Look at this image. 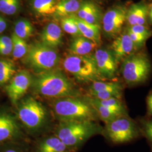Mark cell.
Segmentation results:
<instances>
[{"label":"cell","mask_w":152,"mask_h":152,"mask_svg":"<svg viewBox=\"0 0 152 152\" xmlns=\"http://www.w3.org/2000/svg\"><path fill=\"white\" fill-rule=\"evenodd\" d=\"M12 55L15 59H19L27 54L28 46L24 39L18 37L14 33L12 36Z\"/></svg>","instance_id":"obj_26"},{"label":"cell","mask_w":152,"mask_h":152,"mask_svg":"<svg viewBox=\"0 0 152 152\" xmlns=\"http://www.w3.org/2000/svg\"><path fill=\"white\" fill-rule=\"evenodd\" d=\"M99 103L116 113L122 115H128L127 109L125 104L120 99L110 98L107 100H98L95 99Z\"/></svg>","instance_id":"obj_25"},{"label":"cell","mask_w":152,"mask_h":152,"mask_svg":"<svg viewBox=\"0 0 152 152\" xmlns=\"http://www.w3.org/2000/svg\"><path fill=\"white\" fill-rule=\"evenodd\" d=\"M81 4L78 0H60L56 5L55 14L59 16H67L77 13Z\"/></svg>","instance_id":"obj_20"},{"label":"cell","mask_w":152,"mask_h":152,"mask_svg":"<svg viewBox=\"0 0 152 152\" xmlns=\"http://www.w3.org/2000/svg\"><path fill=\"white\" fill-rule=\"evenodd\" d=\"M92 98L97 99L98 100H107L110 98L120 99L122 95L110 91H100V92H90Z\"/></svg>","instance_id":"obj_32"},{"label":"cell","mask_w":152,"mask_h":152,"mask_svg":"<svg viewBox=\"0 0 152 152\" xmlns=\"http://www.w3.org/2000/svg\"><path fill=\"white\" fill-rule=\"evenodd\" d=\"M19 136V129L15 120L9 115L0 114V143Z\"/></svg>","instance_id":"obj_13"},{"label":"cell","mask_w":152,"mask_h":152,"mask_svg":"<svg viewBox=\"0 0 152 152\" xmlns=\"http://www.w3.org/2000/svg\"><path fill=\"white\" fill-rule=\"evenodd\" d=\"M61 27L65 32L68 33L73 36H81V32L77 27L73 18H65L61 20Z\"/></svg>","instance_id":"obj_28"},{"label":"cell","mask_w":152,"mask_h":152,"mask_svg":"<svg viewBox=\"0 0 152 152\" xmlns=\"http://www.w3.org/2000/svg\"><path fill=\"white\" fill-rule=\"evenodd\" d=\"M63 66L80 81H98L103 79L99 73L93 55H70L63 61Z\"/></svg>","instance_id":"obj_5"},{"label":"cell","mask_w":152,"mask_h":152,"mask_svg":"<svg viewBox=\"0 0 152 152\" xmlns=\"http://www.w3.org/2000/svg\"><path fill=\"white\" fill-rule=\"evenodd\" d=\"M77 17L89 24L99 25L101 19V12L95 4L90 1H85L82 3L77 12Z\"/></svg>","instance_id":"obj_15"},{"label":"cell","mask_w":152,"mask_h":152,"mask_svg":"<svg viewBox=\"0 0 152 152\" xmlns=\"http://www.w3.org/2000/svg\"><path fill=\"white\" fill-rule=\"evenodd\" d=\"M148 16V7L144 3H137L127 9L126 22L129 26L145 25Z\"/></svg>","instance_id":"obj_14"},{"label":"cell","mask_w":152,"mask_h":152,"mask_svg":"<svg viewBox=\"0 0 152 152\" xmlns=\"http://www.w3.org/2000/svg\"><path fill=\"white\" fill-rule=\"evenodd\" d=\"M127 7L124 5L115 6L109 9L103 18V27L105 33L110 37H117L120 34L126 21Z\"/></svg>","instance_id":"obj_9"},{"label":"cell","mask_w":152,"mask_h":152,"mask_svg":"<svg viewBox=\"0 0 152 152\" xmlns=\"http://www.w3.org/2000/svg\"><path fill=\"white\" fill-rule=\"evenodd\" d=\"M126 32L128 34L131 41L134 44L136 50L140 49V48H141V47H142L143 45L145 44V41H147V39L149 38L146 36H142L140 34L132 32L127 29Z\"/></svg>","instance_id":"obj_31"},{"label":"cell","mask_w":152,"mask_h":152,"mask_svg":"<svg viewBox=\"0 0 152 152\" xmlns=\"http://www.w3.org/2000/svg\"><path fill=\"white\" fill-rule=\"evenodd\" d=\"M63 33L60 27L55 23H50L43 31L41 34L42 43L55 49L60 46L62 42Z\"/></svg>","instance_id":"obj_16"},{"label":"cell","mask_w":152,"mask_h":152,"mask_svg":"<svg viewBox=\"0 0 152 152\" xmlns=\"http://www.w3.org/2000/svg\"><path fill=\"white\" fill-rule=\"evenodd\" d=\"M147 107L148 114L152 116V91L149 94L147 98Z\"/></svg>","instance_id":"obj_35"},{"label":"cell","mask_w":152,"mask_h":152,"mask_svg":"<svg viewBox=\"0 0 152 152\" xmlns=\"http://www.w3.org/2000/svg\"><path fill=\"white\" fill-rule=\"evenodd\" d=\"M26 55L28 64L41 72L53 70L59 61V56L55 49L42 43L32 45Z\"/></svg>","instance_id":"obj_7"},{"label":"cell","mask_w":152,"mask_h":152,"mask_svg":"<svg viewBox=\"0 0 152 152\" xmlns=\"http://www.w3.org/2000/svg\"><path fill=\"white\" fill-rule=\"evenodd\" d=\"M100 131L92 121L61 122L55 131L59 137L71 151L77 149Z\"/></svg>","instance_id":"obj_2"},{"label":"cell","mask_w":152,"mask_h":152,"mask_svg":"<svg viewBox=\"0 0 152 152\" xmlns=\"http://www.w3.org/2000/svg\"><path fill=\"white\" fill-rule=\"evenodd\" d=\"M123 86L119 82H93L90 87V92L110 91L122 95Z\"/></svg>","instance_id":"obj_22"},{"label":"cell","mask_w":152,"mask_h":152,"mask_svg":"<svg viewBox=\"0 0 152 152\" xmlns=\"http://www.w3.org/2000/svg\"><path fill=\"white\" fill-rule=\"evenodd\" d=\"M53 109L61 122L93 121L98 115L88 100L76 97L60 98L55 102Z\"/></svg>","instance_id":"obj_3"},{"label":"cell","mask_w":152,"mask_h":152,"mask_svg":"<svg viewBox=\"0 0 152 152\" xmlns=\"http://www.w3.org/2000/svg\"><path fill=\"white\" fill-rule=\"evenodd\" d=\"M78 28L82 36L89 39L99 44L101 42L100 28L99 25L89 24L79 19L78 17L72 15Z\"/></svg>","instance_id":"obj_19"},{"label":"cell","mask_w":152,"mask_h":152,"mask_svg":"<svg viewBox=\"0 0 152 152\" xmlns=\"http://www.w3.org/2000/svg\"><path fill=\"white\" fill-rule=\"evenodd\" d=\"M104 135L114 144H122L135 140L140 135V129L128 115H122L107 124Z\"/></svg>","instance_id":"obj_6"},{"label":"cell","mask_w":152,"mask_h":152,"mask_svg":"<svg viewBox=\"0 0 152 152\" xmlns=\"http://www.w3.org/2000/svg\"><path fill=\"white\" fill-rule=\"evenodd\" d=\"M151 63L143 53H134L122 61L121 73L129 86H135L147 81L151 72Z\"/></svg>","instance_id":"obj_4"},{"label":"cell","mask_w":152,"mask_h":152,"mask_svg":"<svg viewBox=\"0 0 152 152\" xmlns=\"http://www.w3.org/2000/svg\"><path fill=\"white\" fill-rule=\"evenodd\" d=\"M98 44L83 36H77L71 43L69 51L72 55H90L98 46Z\"/></svg>","instance_id":"obj_18"},{"label":"cell","mask_w":152,"mask_h":152,"mask_svg":"<svg viewBox=\"0 0 152 152\" xmlns=\"http://www.w3.org/2000/svg\"><path fill=\"white\" fill-rule=\"evenodd\" d=\"M87 100L92 105V107L95 109L98 116L106 124H108L109 122L115 120L120 116L124 115L116 113L114 111L98 103L95 98H89Z\"/></svg>","instance_id":"obj_21"},{"label":"cell","mask_w":152,"mask_h":152,"mask_svg":"<svg viewBox=\"0 0 152 152\" xmlns=\"http://www.w3.org/2000/svg\"><path fill=\"white\" fill-rule=\"evenodd\" d=\"M31 86L37 94L49 98L76 97L78 95L73 83L59 71L41 72L33 79Z\"/></svg>","instance_id":"obj_1"},{"label":"cell","mask_w":152,"mask_h":152,"mask_svg":"<svg viewBox=\"0 0 152 152\" xmlns=\"http://www.w3.org/2000/svg\"><path fill=\"white\" fill-rule=\"evenodd\" d=\"M15 73L16 68L11 61L0 59V86L10 81Z\"/></svg>","instance_id":"obj_23"},{"label":"cell","mask_w":152,"mask_h":152,"mask_svg":"<svg viewBox=\"0 0 152 152\" xmlns=\"http://www.w3.org/2000/svg\"><path fill=\"white\" fill-rule=\"evenodd\" d=\"M112 53L118 63L135 53L136 48L126 32L117 36L112 44Z\"/></svg>","instance_id":"obj_12"},{"label":"cell","mask_w":152,"mask_h":152,"mask_svg":"<svg viewBox=\"0 0 152 152\" xmlns=\"http://www.w3.org/2000/svg\"><path fill=\"white\" fill-rule=\"evenodd\" d=\"M68 148L57 136L45 137L38 142L35 147V152H70Z\"/></svg>","instance_id":"obj_17"},{"label":"cell","mask_w":152,"mask_h":152,"mask_svg":"<svg viewBox=\"0 0 152 152\" xmlns=\"http://www.w3.org/2000/svg\"><path fill=\"white\" fill-rule=\"evenodd\" d=\"M93 57L99 73L102 78L113 80L115 78L118 63L111 51L98 49L95 50Z\"/></svg>","instance_id":"obj_11"},{"label":"cell","mask_w":152,"mask_h":152,"mask_svg":"<svg viewBox=\"0 0 152 152\" xmlns=\"http://www.w3.org/2000/svg\"><path fill=\"white\" fill-rule=\"evenodd\" d=\"M18 0H0V11L11 15L15 14L19 9Z\"/></svg>","instance_id":"obj_29"},{"label":"cell","mask_w":152,"mask_h":152,"mask_svg":"<svg viewBox=\"0 0 152 152\" xmlns=\"http://www.w3.org/2000/svg\"><path fill=\"white\" fill-rule=\"evenodd\" d=\"M18 114L22 123L32 130L39 129L46 118V111L44 106L32 97L22 101Z\"/></svg>","instance_id":"obj_8"},{"label":"cell","mask_w":152,"mask_h":152,"mask_svg":"<svg viewBox=\"0 0 152 152\" xmlns=\"http://www.w3.org/2000/svg\"><path fill=\"white\" fill-rule=\"evenodd\" d=\"M33 28L29 22L26 20H21L16 23L14 27V34L18 37L26 39L32 34Z\"/></svg>","instance_id":"obj_27"},{"label":"cell","mask_w":152,"mask_h":152,"mask_svg":"<svg viewBox=\"0 0 152 152\" xmlns=\"http://www.w3.org/2000/svg\"><path fill=\"white\" fill-rule=\"evenodd\" d=\"M141 124L140 131L152 148V120H143Z\"/></svg>","instance_id":"obj_30"},{"label":"cell","mask_w":152,"mask_h":152,"mask_svg":"<svg viewBox=\"0 0 152 152\" xmlns=\"http://www.w3.org/2000/svg\"><path fill=\"white\" fill-rule=\"evenodd\" d=\"M148 16L151 22L152 23V4L148 7Z\"/></svg>","instance_id":"obj_39"},{"label":"cell","mask_w":152,"mask_h":152,"mask_svg":"<svg viewBox=\"0 0 152 152\" xmlns=\"http://www.w3.org/2000/svg\"><path fill=\"white\" fill-rule=\"evenodd\" d=\"M33 78L28 71L23 70L18 72L6 86V91L12 103L16 104L26 94L31 86Z\"/></svg>","instance_id":"obj_10"},{"label":"cell","mask_w":152,"mask_h":152,"mask_svg":"<svg viewBox=\"0 0 152 152\" xmlns=\"http://www.w3.org/2000/svg\"><path fill=\"white\" fill-rule=\"evenodd\" d=\"M7 27V24L6 21L0 16V33L3 32Z\"/></svg>","instance_id":"obj_37"},{"label":"cell","mask_w":152,"mask_h":152,"mask_svg":"<svg viewBox=\"0 0 152 152\" xmlns=\"http://www.w3.org/2000/svg\"><path fill=\"white\" fill-rule=\"evenodd\" d=\"M2 152H24L20 149L16 148H9L6 149L5 151Z\"/></svg>","instance_id":"obj_38"},{"label":"cell","mask_w":152,"mask_h":152,"mask_svg":"<svg viewBox=\"0 0 152 152\" xmlns=\"http://www.w3.org/2000/svg\"><path fill=\"white\" fill-rule=\"evenodd\" d=\"M57 4L56 0H34L33 7L38 14L47 15L55 13Z\"/></svg>","instance_id":"obj_24"},{"label":"cell","mask_w":152,"mask_h":152,"mask_svg":"<svg viewBox=\"0 0 152 152\" xmlns=\"http://www.w3.org/2000/svg\"><path fill=\"white\" fill-rule=\"evenodd\" d=\"M12 52V48L0 47V54L8 55Z\"/></svg>","instance_id":"obj_36"},{"label":"cell","mask_w":152,"mask_h":152,"mask_svg":"<svg viewBox=\"0 0 152 152\" xmlns=\"http://www.w3.org/2000/svg\"><path fill=\"white\" fill-rule=\"evenodd\" d=\"M127 29L130 30L132 32L140 34L142 36H146L149 38L152 36V33L151 30L146 27L144 25H135L132 26H129Z\"/></svg>","instance_id":"obj_33"},{"label":"cell","mask_w":152,"mask_h":152,"mask_svg":"<svg viewBox=\"0 0 152 152\" xmlns=\"http://www.w3.org/2000/svg\"><path fill=\"white\" fill-rule=\"evenodd\" d=\"M0 47L12 48V39L7 36L0 37Z\"/></svg>","instance_id":"obj_34"}]
</instances>
